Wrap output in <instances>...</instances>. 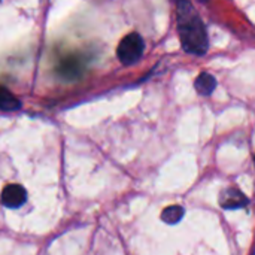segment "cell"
Returning <instances> with one entry per match:
<instances>
[{"label": "cell", "instance_id": "5", "mask_svg": "<svg viewBox=\"0 0 255 255\" xmlns=\"http://www.w3.org/2000/svg\"><path fill=\"white\" fill-rule=\"evenodd\" d=\"M194 87H196V90H197V93L199 94H202V96H209V94H212V91L215 90V87H217V81H215V78L211 75V73H200L199 76H197V79H196V82H194Z\"/></svg>", "mask_w": 255, "mask_h": 255}, {"label": "cell", "instance_id": "2", "mask_svg": "<svg viewBox=\"0 0 255 255\" xmlns=\"http://www.w3.org/2000/svg\"><path fill=\"white\" fill-rule=\"evenodd\" d=\"M143 49H145V43L142 36L137 33H130L126 37H123V40L120 42L117 55L123 64H133L142 57Z\"/></svg>", "mask_w": 255, "mask_h": 255}, {"label": "cell", "instance_id": "1", "mask_svg": "<svg viewBox=\"0 0 255 255\" xmlns=\"http://www.w3.org/2000/svg\"><path fill=\"white\" fill-rule=\"evenodd\" d=\"M178 31L182 48L196 55H203L208 51L209 42L206 28L188 0H176Z\"/></svg>", "mask_w": 255, "mask_h": 255}, {"label": "cell", "instance_id": "4", "mask_svg": "<svg viewBox=\"0 0 255 255\" xmlns=\"http://www.w3.org/2000/svg\"><path fill=\"white\" fill-rule=\"evenodd\" d=\"M220 203L224 209H241L248 205V199L238 188H229L223 191L220 197Z\"/></svg>", "mask_w": 255, "mask_h": 255}, {"label": "cell", "instance_id": "7", "mask_svg": "<svg viewBox=\"0 0 255 255\" xmlns=\"http://www.w3.org/2000/svg\"><path fill=\"white\" fill-rule=\"evenodd\" d=\"M185 211L184 208L178 206V205H173V206H167L163 214H161V220L166 223V224H178L182 217H184Z\"/></svg>", "mask_w": 255, "mask_h": 255}, {"label": "cell", "instance_id": "6", "mask_svg": "<svg viewBox=\"0 0 255 255\" xmlns=\"http://www.w3.org/2000/svg\"><path fill=\"white\" fill-rule=\"evenodd\" d=\"M19 106V100L10 91L0 87V111H16Z\"/></svg>", "mask_w": 255, "mask_h": 255}, {"label": "cell", "instance_id": "3", "mask_svg": "<svg viewBox=\"0 0 255 255\" xmlns=\"http://www.w3.org/2000/svg\"><path fill=\"white\" fill-rule=\"evenodd\" d=\"M27 196H25V190L18 185V184H10L7 185L3 193H1V203L6 206V208H10V209H16L19 208L24 202H25Z\"/></svg>", "mask_w": 255, "mask_h": 255}]
</instances>
